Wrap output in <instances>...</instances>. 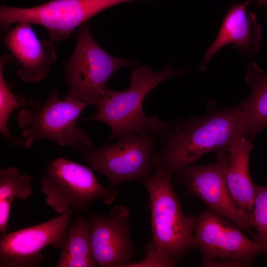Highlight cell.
<instances>
[{
  "label": "cell",
  "mask_w": 267,
  "mask_h": 267,
  "mask_svg": "<svg viewBox=\"0 0 267 267\" xmlns=\"http://www.w3.org/2000/svg\"><path fill=\"white\" fill-rule=\"evenodd\" d=\"M229 147L217 150V159L214 163L191 165L178 170L176 180L188 194L204 202L209 210L229 221L255 240L254 233L248 226L247 216L238 207L227 185Z\"/></svg>",
  "instance_id": "10"
},
{
  "label": "cell",
  "mask_w": 267,
  "mask_h": 267,
  "mask_svg": "<svg viewBox=\"0 0 267 267\" xmlns=\"http://www.w3.org/2000/svg\"><path fill=\"white\" fill-rule=\"evenodd\" d=\"M68 230V240L55 267H96L91 249L89 219L77 217Z\"/></svg>",
  "instance_id": "17"
},
{
  "label": "cell",
  "mask_w": 267,
  "mask_h": 267,
  "mask_svg": "<svg viewBox=\"0 0 267 267\" xmlns=\"http://www.w3.org/2000/svg\"><path fill=\"white\" fill-rule=\"evenodd\" d=\"M247 225L255 230V240L267 248V185L255 184L254 199L247 214Z\"/></svg>",
  "instance_id": "20"
},
{
  "label": "cell",
  "mask_w": 267,
  "mask_h": 267,
  "mask_svg": "<svg viewBox=\"0 0 267 267\" xmlns=\"http://www.w3.org/2000/svg\"><path fill=\"white\" fill-rule=\"evenodd\" d=\"M250 2L251 1H255L257 3V6L259 8L262 7H265L267 9V0H248Z\"/></svg>",
  "instance_id": "21"
},
{
  "label": "cell",
  "mask_w": 267,
  "mask_h": 267,
  "mask_svg": "<svg viewBox=\"0 0 267 267\" xmlns=\"http://www.w3.org/2000/svg\"><path fill=\"white\" fill-rule=\"evenodd\" d=\"M10 57L11 55L2 57L0 61V132L12 145H17L18 139L13 138L8 131L7 120L14 109H20L26 105H36L35 101L27 102L25 98L15 95L11 92L10 86L6 84L3 77V67L11 58Z\"/></svg>",
  "instance_id": "19"
},
{
  "label": "cell",
  "mask_w": 267,
  "mask_h": 267,
  "mask_svg": "<svg viewBox=\"0 0 267 267\" xmlns=\"http://www.w3.org/2000/svg\"><path fill=\"white\" fill-rule=\"evenodd\" d=\"M224 218L207 210L197 218L194 233L204 267H248L259 255L267 262V248L246 236Z\"/></svg>",
  "instance_id": "8"
},
{
  "label": "cell",
  "mask_w": 267,
  "mask_h": 267,
  "mask_svg": "<svg viewBox=\"0 0 267 267\" xmlns=\"http://www.w3.org/2000/svg\"><path fill=\"white\" fill-rule=\"evenodd\" d=\"M6 46L21 65L17 75L24 82H37L47 75L56 58L52 40H40L28 22H22L4 35Z\"/></svg>",
  "instance_id": "13"
},
{
  "label": "cell",
  "mask_w": 267,
  "mask_h": 267,
  "mask_svg": "<svg viewBox=\"0 0 267 267\" xmlns=\"http://www.w3.org/2000/svg\"><path fill=\"white\" fill-rule=\"evenodd\" d=\"M253 148L251 141L243 138L229 147L230 161L225 177L229 191L239 208L246 214L255 196V184L249 173V160Z\"/></svg>",
  "instance_id": "15"
},
{
  "label": "cell",
  "mask_w": 267,
  "mask_h": 267,
  "mask_svg": "<svg viewBox=\"0 0 267 267\" xmlns=\"http://www.w3.org/2000/svg\"><path fill=\"white\" fill-rule=\"evenodd\" d=\"M247 128L240 104L212 109L202 117L164 123L157 134L154 168L172 173L192 165L204 154L229 147L247 138Z\"/></svg>",
  "instance_id": "1"
},
{
  "label": "cell",
  "mask_w": 267,
  "mask_h": 267,
  "mask_svg": "<svg viewBox=\"0 0 267 267\" xmlns=\"http://www.w3.org/2000/svg\"><path fill=\"white\" fill-rule=\"evenodd\" d=\"M41 191L60 214L85 211L98 199L111 204L119 195L115 188L100 184L89 168L62 157L49 161L43 170Z\"/></svg>",
  "instance_id": "5"
},
{
  "label": "cell",
  "mask_w": 267,
  "mask_h": 267,
  "mask_svg": "<svg viewBox=\"0 0 267 267\" xmlns=\"http://www.w3.org/2000/svg\"><path fill=\"white\" fill-rule=\"evenodd\" d=\"M133 60L117 58L104 51L92 37L87 22L78 31L73 53L66 63V97L96 105L101 98L109 78L120 68L134 67Z\"/></svg>",
  "instance_id": "7"
},
{
  "label": "cell",
  "mask_w": 267,
  "mask_h": 267,
  "mask_svg": "<svg viewBox=\"0 0 267 267\" xmlns=\"http://www.w3.org/2000/svg\"><path fill=\"white\" fill-rule=\"evenodd\" d=\"M248 1L232 5L225 16L218 35L207 50L199 66L201 71H205L212 57L223 46L232 44L231 48L241 54L252 56L260 49L261 26L256 15L246 11Z\"/></svg>",
  "instance_id": "14"
},
{
  "label": "cell",
  "mask_w": 267,
  "mask_h": 267,
  "mask_svg": "<svg viewBox=\"0 0 267 267\" xmlns=\"http://www.w3.org/2000/svg\"><path fill=\"white\" fill-rule=\"evenodd\" d=\"M140 0H52L30 8L2 5L0 23L2 30L22 22L38 24L48 31L50 40L68 38L79 26L103 10L117 4Z\"/></svg>",
  "instance_id": "9"
},
{
  "label": "cell",
  "mask_w": 267,
  "mask_h": 267,
  "mask_svg": "<svg viewBox=\"0 0 267 267\" xmlns=\"http://www.w3.org/2000/svg\"><path fill=\"white\" fill-rule=\"evenodd\" d=\"M110 145L94 148L90 140L72 145L73 150L91 168L104 175L114 187L128 181L140 179L152 173L157 148V134L129 132L121 134Z\"/></svg>",
  "instance_id": "4"
},
{
  "label": "cell",
  "mask_w": 267,
  "mask_h": 267,
  "mask_svg": "<svg viewBox=\"0 0 267 267\" xmlns=\"http://www.w3.org/2000/svg\"><path fill=\"white\" fill-rule=\"evenodd\" d=\"M91 249L99 267H122L130 263L136 253L130 234V213L123 206L113 207L108 214L91 215Z\"/></svg>",
  "instance_id": "12"
},
{
  "label": "cell",
  "mask_w": 267,
  "mask_h": 267,
  "mask_svg": "<svg viewBox=\"0 0 267 267\" xmlns=\"http://www.w3.org/2000/svg\"><path fill=\"white\" fill-rule=\"evenodd\" d=\"M30 176L20 175L16 166L0 170V210L10 211L15 198L26 199L32 192Z\"/></svg>",
  "instance_id": "18"
},
{
  "label": "cell",
  "mask_w": 267,
  "mask_h": 267,
  "mask_svg": "<svg viewBox=\"0 0 267 267\" xmlns=\"http://www.w3.org/2000/svg\"><path fill=\"white\" fill-rule=\"evenodd\" d=\"M72 212L42 223L1 235L0 267H35L44 261L42 251L51 245L63 249L68 239Z\"/></svg>",
  "instance_id": "11"
},
{
  "label": "cell",
  "mask_w": 267,
  "mask_h": 267,
  "mask_svg": "<svg viewBox=\"0 0 267 267\" xmlns=\"http://www.w3.org/2000/svg\"><path fill=\"white\" fill-rule=\"evenodd\" d=\"M173 174L156 168L139 180L150 198L152 239L146 249L157 255L166 267L176 266L188 251L196 248L197 217L183 213L174 189Z\"/></svg>",
  "instance_id": "2"
},
{
  "label": "cell",
  "mask_w": 267,
  "mask_h": 267,
  "mask_svg": "<svg viewBox=\"0 0 267 267\" xmlns=\"http://www.w3.org/2000/svg\"><path fill=\"white\" fill-rule=\"evenodd\" d=\"M245 81L251 92L240 105L247 124L246 138L251 141L267 126V74L252 61L247 66Z\"/></svg>",
  "instance_id": "16"
},
{
  "label": "cell",
  "mask_w": 267,
  "mask_h": 267,
  "mask_svg": "<svg viewBox=\"0 0 267 267\" xmlns=\"http://www.w3.org/2000/svg\"><path fill=\"white\" fill-rule=\"evenodd\" d=\"M59 94L58 90L53 89L42 105L19 110L16 120L23 131L18 146L28 149L45 139L63 146L90 140L77 123L80 115L90 105L66 97L61 99Z\"/></svg>",
  "instance_id": "6"
},
{
  "label": "cell",
  "mask_w": 267,
  "mask_h": 267,
  "mask_svg": "<svg viewBox=\"0 0 267 267\" xmlns=\"http://www.w3.org/2000/svg\"><path fill=\"white\" fill-rule=\"evenodd\" d=\"M185 73V69H177L173 65L158 72H154L150 67L140 66L131 74L129 89L115 91L106 87L95 105L96 113L82 121L93 120L106 123L111 130L109 141L129 132L157 134L164 123L157 117L145 116L142 109L143 100L161 83Z\"/></svg>",
  "instance_id": "3"
}]
</instances>
